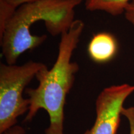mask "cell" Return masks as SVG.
<instances>
[{"instance_id": "52a82bcc", "label": "cell", "mask_w": 134, "mask_h": 134, "mask_svg": "<svg viewBox=\"0 0 134 134\" xmlns=\"http://www.w3.org/2000/svg\"><path fill=\"white\" fill-rule=\"evenodd\" d=\"M17 8L8 2L7 0H0V37H2L8 23Z\"/></svg>"}, {"instance_id": "7c38bea8", "label": "cell", "mask_w": 134, "mask_h": 134, "mask_svg": "<svg viewBox=\"0 0 134 134\" xmlns=\"http://www.w3.org/2000/svg\"><path fill=\"white\" fill-rule=\"evenodd\" d=\"M83 134H91V130H87Z\"/></svg>"}, {"instance_id": "277c9868", "label": "cell", "mask_w": 134, "mask_h": 134, "mask_svg": "<svg viewBox=\"0 0 134 134\" xmlns=\"http://www.w3.org/2000/svg\"><path fill=\"white\" fill-rule=\"evenodd\" d=\"M134 93V85L122 84L105 88L96 100V119L91 134H116L124 104Z\"/></svg>"}, {"instance_id": "7a4b0ae2", "label": "cell", "mask_w": 134, "mask_h": 134, "mask_svg": "<svg viewBox=\"0 0 134 134\" xmlns=\"http://www.w3.org/2000/svg\"><path fill=\"white\" fill-rule=\"evenodd\" d=\"M83 0H37L18 6L0 37L2 55L8 65H15L19 57L39 47L46 35L34 36L30 28L38 21L44 22L50 35L61 36L75 21L76 6Z\"/></svg>"}, {"instance_id": "ba28073f", "label": "cell", "mask_w": 134, "mask_h": 134, "mask_svg": "<svg viewBox=\"0 0 134 134\" xmlns=\"http://www.w3.org/2000/svg\"><path fill=\"white\" fill-rule=\"evenodd\" d=\"M122 115L127 119L129 124V134H134V107L125 108L124 107L122 110Z\"/></svg>"}, {"instance_id": "8992f818", "label": "cell", "mask_w": 134, "mask_h": 134, "mask_svg": "<svg viewBox=\"0 0 134 134\" xmlns=\"http://www.w3.org/2000/svg\"><path fill=\"white\" fill-rule=\"evenodd\" d=\"M132 0H85V8L90 11H104L112 16L124 14Z\"/></svg>"}, {"instance_id": "30bf717a", "label": "cell", "mask_w": 134, "mask_h": 134, "mask_svg": "<svg viewBox=\"0 0 134 134\" xmlns=\"http://www.w3.org/2000/svg\"><path fill=\"white\" fill-rule=\"evenodd\" d=\"M26 131L23 127L20 125H15L14 127H12L10 129L8 130L3 134H25Z\"/></svg>"}, {"instance_id": "5b68a950", "label": "cell", "mask_w": 134, "mask_h": 134, "mask_svg": "<svg viewBox=\"0 0 134 134\" xmlns=\"http://www.w3.org/2000/svg\"><path fill=\"white\" fill-rule=\"evenodd\" d=\"M118 50V43L111 34L99 32L94 36L88 46L91 59L98 63H105L113 60Z\"/></svg>"}, {"instance_id": "3957f363", "label": "cell", "mask_w": 134, "mask_h": 134, "mask_svg": "<svg viewBox=\"0 0 134 134\" xmlns=\"http://www.w3.org/2000/svg\"><path fill=\"white\" fill-rule=\"evenodd\" d=\"M44 63L29 61L22 65L0 64V133L17 125L18 119L28 112L29 98L23 93Z\"/></svg>"}, {"instance_id": "6da1fadb", "label": "cell", "mask_w": 134, "mask_h": 134, "mask_svg": "<svg viewBox=\"0 0 134 134\" xmlns=\"http://www.w3.org/2000/svg\"><path fill=\"white\" fill-rule=\"evenodd\" d=\"M85 23L75 19L70 29L61 35L56 61L50 70L43 68L37 74L38 81L36 88H26L30 100L29 110L24 121H31L40 109L45 110L50 118L46 134H64V108L68 94L73 86L79 71L78 63L71 61L80 42Z\"/></svg>"}, {"instance_id": "9c48e42d", "label": "cell", "mask_w": 134, "mask_h": 134, "mask_svg": "<svg viewBox=\"0 0 134 134\" xmlns=\"http://www.w3.org/2000/svg\"><path fill=\"white\" fill-rule=\"evenodd\" d=\"M124 16L127 21L134 27V0H132L127 6Z\"/></svg>"}, {"instance_id": "8fae6325", "label": "cell", "mask_w": 134, "mask_h": 134, "mask_svg": "<svg viewBox=\"0 0 134 134\" xmlns=\"http://www.w3.org/2000/svg\"><path fill=\"white\" fill-rule=\"evenodd\" d=\"M34 1H37V0H7L8 2H9L10 4L13 5L16 8H18L20 5L24 4V3Z\"/></svg>"}]
</instances>
